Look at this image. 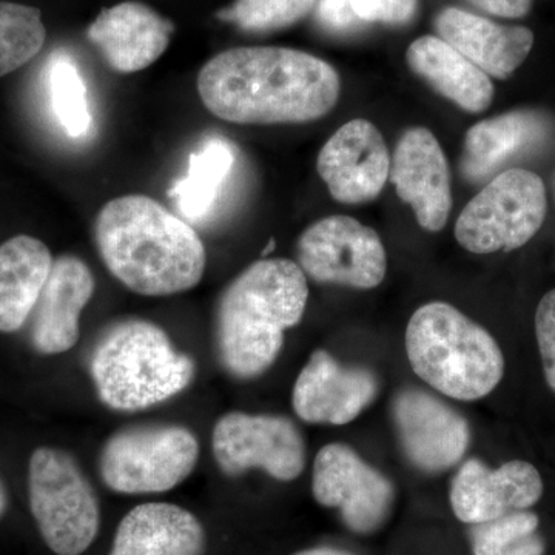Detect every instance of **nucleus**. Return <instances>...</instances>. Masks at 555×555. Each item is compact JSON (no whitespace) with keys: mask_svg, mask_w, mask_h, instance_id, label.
<instances>
[{"mask_svg":"<svg viewBox=\"0 0 555 555\" xmlns=\"http://www.w3.org/2000/svg\"><path fill=\"white\" fill-rule=\"evenodd\" d=\"M201 101L233 124H299L326 116L339 98L337 69L305 51L240 47L222 51L198 76Z\"/></svg>","mask_w":555,"mask_h":555,"instance_id":"1","label":"nucleus"},{"mask_svg":"<svg viewBox=\"0 0 555 555\" xmlns=\"http://www.w3.org/2000/svg\"><path fill=\"white\" fill-rule=\"evenodd\" d=\"M94 236L112 275L145 297L190 291L206 270V248L195 229L149 196L109 201L98 215Z\"/></svg>","mask_w":555,"mask_h":555,"instance_id":"2","label":"nucleus"},{"mask_svg":"<svg viewBox=\"0 0 555 555\" xmlns=\"http://www.w3.org/2000/svg\"><path fill=\"white\" fill-rule=\"evenodd\" d=\"M306 273L288 259H261L229 284L219 299L217 345L222 366L233 377L264 374L308 306Z\"/></svg>","mask_w":555,"mask_h":555,"instance_id":"3","label":"nucleus"},{"mask_svg":"<svg viewBox=\"0 0 555 555\" xmlns=\"http://www.w3.org/2000/svg\"><path fill=\"white\" fill-rule=\"evenodd\" d=\"M90 372L102 403L137 412L182 392L195 377V363L156 324L124 320L102 332Z\"/></svg>","mask_w":555,"mask_h":555,"instance_id":"4","label":"nucleus"},{"mask_svg":"<svg viewBox=\"0 0 555 555\" xmlns=\"http://www.w3.org/2000/svg\"><path fill=\"white\" fill-rule=\"evenodd\" d=\"M412 371L443 396L480 400L499 386L505 358L492 335L448 302L416 309L406 328Z\"/></svg>","mask_w":555,"mask_h":555,"instance_id":"5","label":"nucleus"},{"mask_svg":"<svg viewBox=\"0 0 555 555\" xmlns=\"http://www.w3.org/2000/svg\"><path fill=\"white\" fill-rule=\"evenodd\" d=\"M28 491L47 546L57 555L86 553L100 531V503L76 460L60 449H36Z\"/></svg>","mask_w":555,"mask_h":555,"instance_id":"6","label":"nucleus"},{"mask_svg":"<svg viewBox=\"0 0 555 555\" xmlns=\"http://www.w3.org/2000/svg\"><path fill=\"white\" fill-rule=\"evenodd\" d=\"M546 211L542 178L529 170H506L463 208L455 238L477 255L516 250L534 238Z\"/></svg>","mask_w":555,"mask_h":555,"instance_id":"7","label":"nucleus"},{"mask_svg":"<svg viewBox=\"0 0 555 555\" xmlns=\"http://www.w3.org/2000/svg\"><path fill=\"white\" fill-rule=\"evenodd\" d=\"M198 456V440L188 427L138 426L109 437L100 469L105 485L120 494H158L182 483Z\"/></svg>","mask_w":555,"mask_h":555,"instance_id":"8","label":"nucleus"},{"mask_svg":"<svg viewBox=\"0 0 555 555\" xmlns=\"http://www.w3.org/2000/svg\"><path fill=\"white\" fill-rule=\"evenodd\" d=\"M219 469L230 477L261 469L280 481L295 480L306 466V444L291 420L280 415L230 412L211 437Z\"/></svg>","mask_w":555,"mask_h":555,"instance_id":"9","label":"nucleus"},{"mask_svg":"<svg viewBox=\"0 0 555 555\" xmlns=\"http://www.w3.org/2000/svg\"><path fill=\"white\" fill-rule=\"evenodd\" d=\"M297 251L299 268L317 283L367 291L386 276L378 233L350 217L320 219L299 236Z\"/></svg>","mask_w":555,"mask_h":555,"instance_id":"10","label":"nucleus"},{"mask_svg":"<svg viewBox=\"0 0 555 555\" xmlns=\"http://www.w3.org/2000/svg\"><path fill=\"white\" fill-rule=\"evenodd\" d=\"M312 492L320 505L338 509L345 524L358 534L382 528L396 499L392 483L383 474L353 449L339 443L318 452Z\"/></svg>","mask_w":555,"mask_h":555,"instance_id":"11","label":"nucleus"},{"mask_svg":"<svg viewBox=\"0 0 555 555\" xmlns=\"http://www.w3.org/2000/svg\"><path fill=\"white\" fill-rule=\"evenodd\" d=\"M317 169L338 203L374 201L385 189L390 173L385 139L369 120H350L321 149Z\"/></svg>","mask_w":555,"mask_h":555,"instance_id":"12","label":"nucleus"},{"mask_svg":"<svg viewBox=\"0 0 555 555\" xmlns=\"http://www.w3.org/2000/svg\"><path fill=\"white\" fill-rule=\"evenodd\" d=\"M393 420L408 459L426 473L455 466L469 447L466 420L425 390H401L393 401Z\"/></svg>","mask_w":555,"mask_h":555,"instance_id":"13","label":"nucleus"},{"mask_svg":"<svg viewBox=\"0 0 555 555\" xmlns=\"http://www.w3.org/2000/svg\"><path fill=\"white\" fill-rule=\"evenodd\" d=\"M390 181L427 232H440L452 208L447 156L433 131L414 127L398 142L390 160Z\"/></svg>","mask_w":555,"mask_h":555,"instance_id":"14","label":"nucleus"},{"mask_svg":"<svg viewBox=\"0 0 555 555\" xmlns=\"http://www.w3.org/2000/svg\"><path fill=\"white\" fill-rule=\"evenodd\" d=\"M542 495V476L531 463L513 460L491 469L470 459L452 480L451 506L460 521L478 525L528 509Z\"/></svg>","mask_w":555,"mask_h":555,"instance_id":"15","label":"nucleus"},{"mask_svg":"<svg viewBox=\"0 0 555 555\" xmlns=\"http://www.w3.org/2000/svg\"><path fill=\"white\" fill-rule=\"evenodd\" d=\"M377 393L372 372L341 366L326 350H317L295 382L292 404L305 422L341 426L353 422Z\"/></svg>","mask_w":555,"mask_h":555,"instance_id":"16","label":"nucleus"},{"mask_svg":"<svg viewBox=\"0 0 555 555\" xmlns=\"http://www.w3.org/2000/svg\"><path fill=\"white\" fill-rule=\"evenodd\" d=\"M173 24L139 2H122L102 11L87 30V38L118 73L150 67L169 49Z\"/></svg>","mask_w":555,"mask_h":555,"instance_id":"17","label":"nucleus"},{"mask_svg":"<svg viewBox=\"0 0 555 555\" xmlns=\"http://www.w3.org/2000/svg\"><path fill=\"white\" fill-rule=\"evenodd\" d=\"M94 294V278L86 262L72 255L54 259L36 305L31 341L46 356L64 353L79 339L80 313Z\"/></svg>","mask_w":555,"mask_h":555,"instance_id":"18","label":"nucleus"},{"mask_svg":"<svg viewBox=\"0 0 555 555\" xmlns=\"http://www.w3.org/2000/svg\"><path fill=\"white\" fill-rule=\"evenodd\" d=\"M436 30L438 38L496 79L511 78L534 46L529 28L499 25L454 7L438 13Z\"/></svg>","mask_w":555,"mask_h":555,"instance_id":"19","label":"nucleus"},{"mask_svg":"<svg viewBox=\"0 0 555 555\" xmlns=\"http://www.w3.org/2000/svg\"><path fill=\"white\" fill-rule=\"evenodd\" d=\"M204 547L206 532L190 511L147 503L120 520L109 555H203Z\"/></svg>","mask_w":555,"mask_h":555,"instance_id":"20","label":"nucleus"},{"mask_svg":"<svg viewBox=\"0 0 555 555\" xmlns=\"http://www.w3.org/2000/svg\"><path fill=\"white\" fill-rule=\"evenodd\" d=\"M547 133L545 116L526 109L481 120L467 131L460 163L462 175L470 182L483 181L514 156L542 144Z\"/></svg>","mask_w":555,"mask_h":555,"instance_id":"21","label":"nucleus"},{"mask_svg":"<svg viewBox=\"0 0 555 555\" xmlns=\"http://www.w3.org/2000/svg\"><path fill=\"white\" fill-rule=\"evenodd\" d=\"M406 60L420 78L465 112H483L494 100V86L483 69L437 36L414 40Z\"/></svg>","mask_w":555,"mask_h":555,"instance_id":"22","label":"nucleus"},{"mask_svg":"<svg viewBox=\"0 0 555 555\" xmlns=\"http://www.w3.org/2000/svg\"><path fill=\"white\" fill-rule=\"evenodd\" d=\"M53 257L42 241L17 235L0 246V332L20 331L38 305Z\"/></svg>","mask_w":555,"mask_h":555,"instance_id":"23","label":"nucleus"},{"mask_svg":"<svg viewBox=\"0 0 555 555\" xmlns=\"http://www.w3.org/2000/svg\"><path fill=\"white\" fill-rule=\"evenodd\" d=\"M235 166V150L224 138H210L190 155L188 175L175 182L169 196L184 221H203L210 215Z\"/></svg>","mask_w":555,"mask_h":555,"instance_id":"24","label":"nucleus"},{"mask_svg":"<svg viewBox=\"0 0 555 555\" xmlns=\"http://www.w3.org/2000/svg\"><path fill=\"white\" fill-rule=\"evenodd\" d=\"M51 108L62 129L72 138L89 133L91 113L87 86L75 60L65 51H54L47 65Z\"/></svg>","mask_w":555,"mask_h":555,"instance_id":"25","label":"nucleus"},{"mask_svg":"<svg viewBox=\"0 0 555 555\" xmlns=\"http://www.w3.org/2000/svg\"><path fill=\"white\" fill-rule=\"evenodd\" d=\"M46 39V25L38 9L0 2V78L38 56Z\"/></svg>","mask_w":555,"mask_h":555,"instance_id":"26","label":"nucleus"},{"mask_svg":"<svg viewBox=\"0 0 555 555\" xmlns=\"http://www.w3.org/2000/svg\"><path fill=\"white\" fill-rule=\"evenodd\" d=\"M539 517L529 511H514L506 516L474 525L476 555H545V542L539 534Z\"/></svg>","mask_w":555,"mask_h":555,"instance_id":"27","label":"nucleus"},{"mask_svg":"<svg viewBox=\"0 0 555 555\" xmlns=\"http://www.w3.org/2000/svg\"><path fill=\"white\" fill-rule=\"evenodd\" d=\"M317 3L318 0H235L229 9L219 11L218 17L244 31H275L297 24Z\"/></svg>","mask_w":555,"mask_h":555,"instance_id":"28","label":"nucleus"},{"mask_svg":"<svg viewBox=\"0 0 555 555\" xmlns=\"http://www.w3.org/2000/svg\"><path fill=\"white\" fill-rule=\"evenodd\" d=\"M535 335L547 386L555 392V288L547 292L535 312Z\"/></svg>","mask_w":555,"mask_h":555,"instance_id":"29","label":"nucleus"},{"mask_svg":"<svg viewBox=\"0 0 555 555\" xmlns=\"http://www.w3.org/2000/svg\"><path fill=\"white\" fill-rule=\"evenodd\" d=\"M352 5L363 24L406 25L414 20L418 0H352Z\"/></svg>","mask_w":555,"mask_h":555,"instance_id":"30","label":"nucleus"},{"mask_svg":"<svg viewBox=\"0 0 555 555\" xmlns=\"http://www.w3.org/2000/svg\"><path fill=\"white\" fill-rule=\"evenodd\" d=\"M315 16L318 24L332 33L356 31L364 25L353 10L352 0H318Z\"/></svg>","mask_w":555,"mask_h":555,"instance_id":"31","label":"nucleus"},{"mask_svg":"<svg viewBox=\"0 0 555 555\" xmlns=\"http://www.w3.org/2000/svg\"><path fill=\"white\" fill-rule=\"evenodd\" d=\"M474 7L507 20H520L532 9L534 0H469Z\"/></svg>","mask_w":555,"mask_h":555,"instance_id":"32","label":"nucleus"},{"mask_svg":"<svg viewBox=\"0 0 555 555\" xmlns=\"http://www.w3.org/2000/svg\"><path fill=\"white\" fill-rule=\"evenodd\" d=\"M295 555H353L346 551L335 550V547H315V550L301 551Z\"/></svg>","mask_w":555,"mask_h":555,"instance_id":"33","label":"nucleus"},{"mask_svg":"<svg viewBox=\"0 0 555 555\" xmlns=\"http://www.w3.org/2000/svg\"><path fill=\"white\" fill-rule=\"evenodd\" d=\"M7 509V494L5 489H3L2 483H0V517L3 516Z\"/></svg>","mask_w":555,"mask_h":555,"instance_id":"34","label":"nucleus"},{"mask_svg":"<svg viewBox=\"0 0 555 555\" xmlns=\"http://www.w3.org/2000/svg\"><path fill=\"white\" fill-rule=\"evenodd\" d=\"M273 248H275V241H270L268 248H266L264 251H262V257H268L270 251H273Z\"/></svg>","mask_w":555,"mask_h":555,"instance_id":"35","label":"nucleus"}]
</instances>
